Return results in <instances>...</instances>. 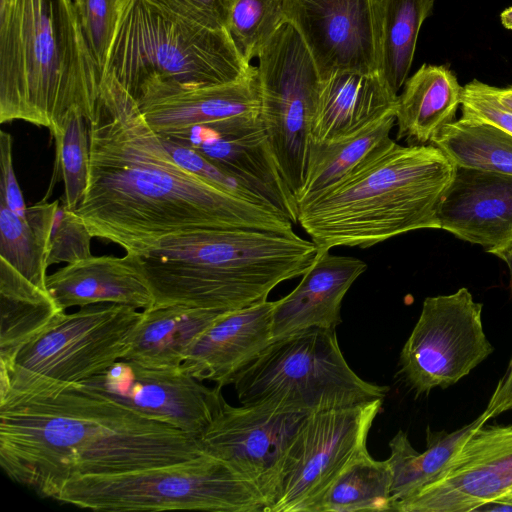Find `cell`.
I'll list each match as a JSON object with an SVG mask.
<instances>
[{"instance_id":"cell-34","label":"cell","mask_w":512,"mask_h":512,"mask_svg":"<svg viewBox=\"0 0 512 512\" xmlns=\"http://www.w3.org/2000/svg\"><path fill=\"white\" fill-rule=\"evenodd\" d=\"M285 23L284 0H231L225 28L250 63Z\"/></svg>"},{"instance_id":"cell-3","label":"cell","mask_w":512,"mask_h":512,"mask_svg":"<svg viewBox=\"0 0 512 512\" xmlns=\"http://www.w3.org/2000/svg\"><path fill=\"white\" fill-rule=\"evenodd\" d=\"M317 254L296 233L204 228L166 236L139 257L152 306L232 311L266 300L278 284L303 275Z\"/></svg>"},{"instance_id":"cell-20","label":"cell","mask_w":512,"mask_h":512,"mask_svg":"<svg viewBox=\"0 0 512 512\" xmlns=\"http://www.w3.org/2000/svg\"><path fill=\"white\" fill-rule=\"evenodd\" d=\"M149 126L160 136L179 137L195 126L242 115H259L257 68L218 85L148 90L135 99Z\"/></svg>"},{"instance_id":"cell-5","label":"cell","mask_w":512,"mask_h":512,"mask_svg":"<svg viewBox=\"0 0 512 512\" xmlns=\"http://www.w3.org/2000/svg\"><path fill=\"white\" fill-rule=\"evenodd\" d=\"M103 72L71 0H10L0 12V122L55 129L72 107L94 119Z\"/></svg>"},{"instance_id":"cell-41","label":"cell","mask_w":512,"mask_h":512,"mask_svg":"<svg viewBox=\"0 0 512 512\" xmlns=\"http://www.w3.org/2000/svg\"><path fill=\"white\" fill-rule=\"evenodd\" d=\"M475 512H512V492L481 505Z\"/></svg>"},{"instance_id":"cell-45","label":"cell","mask_w":512,"mask_h":512,"mask_svg":"<svg viewBox=\"0 0 512 512\" xmlns=\"http://www.w3.org/2000/svg\"><path fill=\"white\" fill-rule=\"evenodd\" d=\"M10 0H0V12L4 11L9 5Z\"/></svg>"},{"instance_id":"cell-37","label":"cell","mask_w":512,"mask_h":512,"mask_svg":"<svg viewBox=\"0 0 512 512\" xmlns=\"http://www.w3.org/2000/svg\"><path fill=\"white\" fill-rule=\"evenodd\" d=\"M160 139L173 159L181 167L224 191L269 208L257 195L241 184L236 178L212 163L191 146L171 137L160 136Z\"/></svg>"},{"instance_id":"cell-7","label":"cell","mask_w":512,"mask_h":512,"mask_svg":"<svg viewBox=\"0 0 512 512\" xmlns=\"http://www.w3.org/2000/svg\"><path fill=\"white\" fill-rule=\"evenodd\" d=\"M54 499L79 508L109 512H266L259 490L207 452L171 465L76 477L66 482Z\"/></svg>"},{"instance_id":"cell-43","label":"cell","mask_w":512,"mask_h":512,"mask_svg":"<svg viewBox=\"0 0 512 512\" xmlns=\"http://www.w3.org/2000/svg\"><path fill=\"white\" fill-rule=\"evenodd\" d=\"M491 254L497 256L506 263L510 272L512 286V240L505 246L494 250Z\"/></svg>"},{"instance_id":"cell-29","label":"cell","mask_w":512,"mask_h":512,"mask_svg":"<svg viewBox=\"0 0 512 512\" xmlns=\"http://www.w3.org/2000/svg\"><path fill=\"white\" fill-rule=\"evenodd\" d=\"M487 421L482 412L471 423L450 433L432 432L428 428L426 449L422 453L413 448L407 433L399 430L389 442L387 459L392 470V507L435 479L468 435Z\"/></svg>"},{"instance_id":"cell-33","label":"cell","mask_w":512,"mask_h":512,"mask_svg":"<svg viewBox=\"0 0 512 512\" xmlns=\"http://www.w3.org/2000/svg\"><path fill=\"white\" fill-rule=\"evenodd\" d=\"M56 146V173L64 182V204L75 210L82 201L89 177L90 138L88 122L78 107H72L50 131Z\"/></svg>"},{"instance_id":"cell-19","label":"cell","mask_w":512,"mask_h":512,"mask_svg":"<svg viewBox=\"0 0 512 512\" xmlns=\"http://www.w3.org/2000/svg\"><path fill=\"white\" fill-rule=\"evenodd\" d=\"M275 304L266 299L223 313L192 344L182 369L199 381H212L221 388L233 384L272 343Z\"/></svg>"},{"instance_id":"cell-10","label":"cell","mask_w":512,"mask_h":512,"mask_svg":"<svg viewBox=\"0 0 512 512\" xmlns=\"http://www.w3.org/2000/svg\"><path fill=\"white\" fill-rule=\"evenodd\" d=\"M257 58L259 118L280 172L296 198L307 170L320 76L290 23L280 27Z\"/></svg>"},{"instance_id":"cell-13","label":"cell","mask_w":512,"mask_h":512,"mask_svg":"<svg viewBox=\"0 0 512 512\" xmlns=\"http://www.w3.org/2000/svg\"><path fill=\"white\" fill-rule=\"evenodd\" d=\"M308 413L270 404L226 401L199 436L205 452L224 461L273 504Z\"/></svg>"},{"instance_id":"cell-46","label":"cell","mask_w":512,"mask_h":512,"mask_svg":"<svg viewBox=\"0 0 512 512\" xmlns=\"http://www.w3.org/2000/svg\"><path fill=\"white\" fill-rule=\"evenodd\" d=\"M73 3L76 1V0H71Z\"/></svg>"},{"instance_id":"cell-14","label":"cell","mask_w":512,"mask_h":512,"mask_svg":"<svg viewBox=\"0 0 512 512\" xmlns=\"http://www.w3.org/2000/svg\"><path fill=\"white\" fill-rule=\"evenodd\" d=\"M512 492V424L473 430L441 473L393 504L398 512H475Z\"/></svg>"},{"instance_id":"cell-44","label":"cell","mask_w":512,"mask_h":512,"mask_svg":"<svg viewBox=\"0 0 512 512\" xmlns=\"http://www.w3.org/2000/svg\"><path fill=\"white\" fill-rule=\"evenodd\" d=\"M502 25L509 30H512V7L505 9L500 15Z\"/></svg>"},{"instance_id":"cell-25","label":"cell","mask_w":512,"mask_h":512,"mask_svg":"<svg viewBox=\"0 0 512 512\" xmlns=\"http://www.w3.org/2000/svg\"><path fill=\"white\" fill-rule=\"evenodd\" d=\"M463 87L445 65L423 64L404 83L396 108L397 140L431 144L454 121Z\"/></svg>"},{"instance_id":"cell-23","label":"cell","mask_w":512,"mask_h":512,"mask_svg":"<svg viewBox=\"0 0 512 512\" xmlns=\"http://www.w3.org/2000/svg\"><path fill=\"white\" fill-rule=\"evenodd\" d=\"M398 95L378 72H338L320 81L310 139L347 137L381 118L395 114Z\"/></svg>"},{"instance_id":"cell-12","label":"cell","mask_w":512,"mask_h":512,"mask_svg":"<svg viewBox=\"0 0 512 512\" xmlns=\"http://www.w3.org/2000/svg\"><path fill=\"white\" fill-rule=\"evenodd\" d=\"M383 401L308 413L268 512H314L339 475L368 453V433Z\"/></svg>"},{"instance_id":"cell-28","label":"cell","mask_w":512,"mask_h":512,"mask_svg":"<svg viewBox=\"0 0 512 512\" xmlns=\"http://www.w3.org/2000/svg\"><path fill=\"white\" fill-rule=\"evenodd\" d=\"M434 0H376L377 72L398 93L410 72L418 35Z\"/></svg>"},{"instance_id":"cell-30","label":"cell","mask_w":512,"mask_h":512,"mask_svg":"<svg viewBox=\"0 0 512 512\" xmlns=\"http://www.w3.org/2000/svg\"><path fill=\"white\" fill-rule=\"evenodd\" d=\"M27 207L20 217L0 201V258L37 286L47 289L49 237L59 200Z\"/></svg>"},{"instance_id":"cell-4","label":"cell","mask_w":512,"mask_h":512,"mask_svg":"<svg viewBox=\"0 0 512 512\" xmlns=\"http://www.w3.org/2000/svg\"><path fill=\"white\" fill-rule=\"evenodd\" d=\"M456 165L433 144L390 140L354 171L298 206L318 250L368 248L420 229H440L438 205Z\"/></svg>"},{"instance_id":"cell-39","label":"cell","mask_w":512,"mask_h":512,"mask_svg":"<svg viewBox=\"0 0 512 512\" xmlns=\"http://www.w3.org/2000/svg\"><path fill=\"white\" fill-rule=\"evenodd\" d=\"M163 9L192 22L225 28L231 0H150Z\"/></svg>"},{"instance_id":"cell-32","label":"cell","mask_w":512,"mask_h":512,"mask_svg":"<svg viewBox=\"0 0 512 512\" xmlns=\"http://www.w3.org/2000/svg\"><path fill=\"white\" fill-rule=\"evenodd\" d=\"M391 486L388 460H375L368 452L339 475L314 512L392 511Z\"/></svg>"},{"instance_id":"cell-31","label":"cell","mask_w":512,"mask_h":512,"mask_svg":"<svg viewBox=\"0 0 512 512\" xmlns=\"http://www.w3.org/2000/svg\"><path fill=\"white\" fill-rule=\"evenodd\" d=\"M431 144L457 167L512 176V136L494 126L459 118L446 125Z\"/></svg>"},{"instance_id":"cell-17","label":"cell","mask_w":512,"mask_h":512,"mask_svg":"<svg viewBox=\"0 0 512 512\" xmlns=\"http://www.w3.org/2000/svg\"><path fill=\"white\" fill-rule=\"evenodd\" d=\"M177 139L205 156L297 223L296 198L285 182L259 115H242L192 127Z\"/></svg>"},{"instance_id":"cell-38","label":"cell","mask_w":512,"mask_h":512,"mask_svg":"<svg viewBox=\"0 0 512 512\" xmlns=\"http://www.w3.org/2000/svg\"><path fill=\"white\" fill-rule=\"evenodd\" d=\"M461 119L494 126L512 136V112L493 96L490 85L477 79L463 87Z\"/></svg>"},{"instance_id":"cell-16","label":"cell","mask_w":512,"mask_h":512,"mask_svg":"<svg viewBox=\"0 0 512 512\" xmlns=\"http://www.w3.org/2000/svg\"><path fill=\"white\" fill-rule=\"evenodd\" d=\"M376 0H284L286 23L301 36L320 80L377 72Z\"/></svg>"},{"instance_id":"cell-15","label":"cell","mask_w":512,"mask_h":512,"mask_svg":"<svg viewBox=\"0 0 512 512\" xmlns=\"http://www.w3.org/2000/svg\"><path fill=\"white\" fill-rule=\"evenodd\" d=\"M77 386L197 436L210 425L225 401L221 387L205 386L181 366L149 367L129 360H119Z\"/></svg>"},{"instance_id":"cell-1","label":"cell","mask_w":512,"mask_h":512,"mask_svg":"<svg viewBox=\"0 0 512 512\" xmlns=\"http://www.w3.org/2000/svg\"><path fill=\"white\" fill-rule=\"evenodd\" d=\"M88 125V184L75 212L92 237L142 256L160 239L188 230L295 233L284 215L181 167L111 73H103L95 116Z\"/></svg>"},{"instance_id":"cell-8","label":"cell","mask_w":512,"mask_h":512,"mask_svg":"<svg viewBox=\"0 0 512 512\" xmlns=\"http://www.w3.org/2000/svg\"><path fill=\"white\" fill-rule=\"evenodd\" d=\"M142 312L115 303L62 313L0 369V400L58 394L121 360Z\"/></svg>"},{"instance_id":"cell-2","label":"cell","mask_w":512,"mask_h":512,"mask_svg":"<svg viewBox=\"0 0 512 512\" xmlns=\"http://www.w3.org/2000/svg\"><path fill=\"white\" fill-rule=\"evenodd\" d=\"M204 453L199 436L83 387L0 400V466L41 497L54 499L76 477L139 471Z\"/></svg>"},{"instance_id":"cell-40","label":"cell","mask_w":512,"mask_h":512,"mask_svg":"<svg viewBox=\"0 0 512 512\" xmlns=\"http://www.w3.org/2000/svg\"><path fill=\"white\" fill-rule=\"evenodd\" d=\"M12 136L0 131V201L20 217H26L27 206L13 167Z\"/></svg>"},{"instance_id":"cell-6","label":"cell","mask_w":512,"mask_h":512,"mask_svg":"<svg viewBox=\"0 0 512 512\" xmlns=\"http://www.w3.org/2000/svg\"><path fill=\"white\" fill-rule=\"evenodd\" d=\"M104 72L136 99L158 88L225 84L254 66L237 50L226 28H211L150 0H119Z\"/></svg>"},{"instance_id":"cell-21","label":"cell","mask_w":512,"mask_h":512,"mask_svg":"<svg viewBox=\"0 0 512 512\" xmlns=\"http://www.w3.org/2000/svg\"><path fill=\"white\" fill-rule=\"evenodd\" d=\"M366 268L361 259L318 250L300 283L276 301L272 342L314 328L335 330L341 323L342 300Z\"/></svg>"},{"instance_id":"cell-27","label":"cell","mask_w":512,"mask_h":512,"mask_svg":"<svg viewBox=\"0 0 512 512\" xmlns=\"http://www.w3.org/2000/svg\"><path fill=\"white\" fill-rule=\"evenodd\" d=\"M395 123V114H389L347 137L323 142L310 139L307 170L296 196L297 206L340 182L392 140L390 133Z\"/></svg>"},{"instance_id":"cell-9","label":"cell","mask_w":512,"mask_h":512,"mask_svg":"<svg viewBox=\"0 0 512 512\" xmlns=\"http://www.w3.org/2000/svg\"><path fill=\"white\" fill-rule=\"evenodd\" d=\"M241 404L311 413L384 399L387 386L360 378L335 330L314 328L273 341L233 382Z\"/></svg>"},{"instance_id":"cell-35","label":"cell","mask_w":512,"mask_h":512,"mask_svg":"<svg viewBox=\"0 0 512 512\" xmlns=\"http://www.w3.org/2000/svg\"><path fill=\"white\" fill-rule=\"evenodd\" d=\"M88 228L64 203H59L50 232L48 244V267L59 263H72L92 256Z\"/></svg>"},{"instance_id":"cell-11","label":"cell","mask_w":512,"mask_h":512,"mask_svg":"<svg viewBox=\"0 0 512 512\" xmlns=\"http://www.w3.org/2000/svg\"><path fill=\"white\" fill-rule=\"evenodd\" d=\"M482 309L465 287L424 299L399 357L400 372L418 395L456 384L493 352Z\"/></svg>"},{"instance_id":"cell-18","label":"cell","mask_w":512,"mask_h":512,"mask_svg":"<svg viewBox=\"0 0 512 512\" xmlns=\"http://www.w3.org/2000/svg\"><path fill=\"white\" fill-rule=\"evenodd\" d=\"M437 215L440 229L491 254L512 240V176L457 167Z\"/></svg>"},{"instance_id":"cell-42","label":"cell","mask_w":512,"mask_h":512,"mask_svg":"<svg viewBox=\"0 0 512 512\" xmlns=\"http://www.w3.org/2000/svg\"><path fill=\"white\" fill-rule=\"evenodd\" d=\"M490 90L495 99L512 112V86L499 88L490 85Z\"/></svg>"},{"instance_id":"cell-22","label":"cell","mask_w":512,"mask_h":512,"mask_svg":"<svg viewBox=\"0 0 512 512\" xmlns=\"http://www.w3.org/2000/svg\"><path fill=\"white\" fill-rule=\"evenodd\" d=\"M46 285L63 311L99 303L144 310L154 302L140 257L127 253L123 257L92 255L66 264L47 276Z\"/></svg>"},{"instance_id":"cell-24","label":"cell","mask_w":512,"mask_h":512,"mask_svg":"<svg viewBox=\"0 0 512 512\" xmlns=\"http://www.w3.org/2000/svg\"><path fill=\"white\" fill-rule=\"evenodd\" d=\"M141 312L121 360L175 368L182 365L196 339L227 311L167 305L151 306Z\"/></svg>"},{"instance_id":"cell-26","label":"cell","mask_w":512,"mask_h":512,"mask_svg":"<svg viewBox=\"0 0 512 512\" xmlns=\"http://www.w3.org/2000/svg\"><path fill=\"white\" fill-rule=\"evenodd\" d=\"M64 312L47 289L0 258V369Z\"/></svg>"},{"instance_id":"cell-36","label":"cell","mask_w":512,"mask_h":512,"mask_svg":"<svg viewBox=\"0 0 512 512\" xmlns=\"http://www.w3.org/2000/svg\"><path fill=\"white\" fill-rule=\"evenodd\" d=\"M119 0H76L79 21L89 48L102 72L117 22Z\"/></svg>"}]
</instances>
